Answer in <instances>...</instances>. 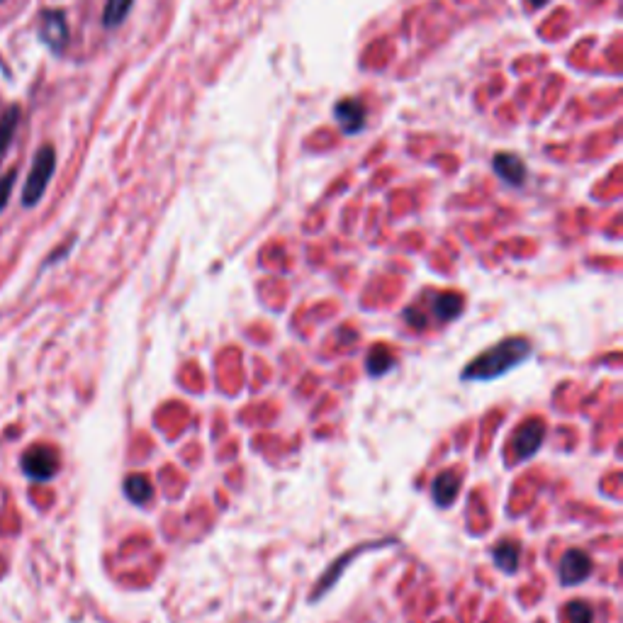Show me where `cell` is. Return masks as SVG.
I'll return each mask as SVG.
<instances>
[{
	"label": "cell",
	"mask_w": 623,
	"mask_h": 623,
	"mask_svg": "<svg viewBox=\"0 0 623 623\" xmlns=\"http://www.w3.org/2000/svg\"><path fill=\"white\" fill-rule=\"evenodd\" d=\"M39 37L54 54H64L69 47V22L61 10H44L39 15Z\"/></svg>",
	"instance_id": "4"
},
{
	"label": "cell",
	"mask_w": 623,
	"mask_h": 623,
	"mask_svg": "<svg viewBox=\"0 0 623 623\" xmlns=\"http://www.w3.org/2000/svg\"><path fill=\"white\" fill-rule=\"evenodd\" d=\"M465 310L463 297L458 293H439L431 295V314H434L436 322H453L458 319Z\"/></svg>",
	"instance_id": "10"
},
{
	"label": "cell",
	"mask_w": 623,
	"mask_h": 623,
	"mask_svg": "<svg viewBox=\"0 0 623 623\" xmlns=\"http://www.w3.org/2000/svg\"><path fill=\"white\" fill-rule=\"evenodd\" d=\"M59 453L49 446H35L30 451H25V456L20 460V468L30 480L35 482H47L59 473Z\"/></svg>",
	"instance_id": "3"
},
{
	"label": "cell",
	"mask_w": 623,
	"mask_h": 623,
	"mask_svg": "<svg viewBox=\"0 0 623 623\" xmlns=\"http://www.w3.org/2000/svg\"><path fill=\"white\" fill-rule=\"evenodd\" d=\"M565 614H568L570 623H594L592 606L585 602H570L565 606Z\"/></svg>",
	"instance_id": "15"
},
{
	"label": "cell",
	"mask_w": 623,
	"mask_h": 623,
	"mask_svg": "<svg viewBox=\"0 0 623 623\" xmlns=\"http://www.w3.org/2000/svg\"><path fill=\"white\" fill-rule=\"evenodd\" d=\"M531 3V8H543V5L548 3V0H529Z\"/></svg>",
	"instance_id": "18"
},
{
	"label": "cell",
	"mask_w": 623,
	"mask_h": 623,
	"mask_svg": "<svg viewBox=\"0 0 623 623\" xmlns=\"http://www.w3.org/2000/svg\"><path fill=\"white\" fill-rule=\"evenodd\" d=\"M132 5H134V0H108L103 10V25L108 27V30H112V27H120L129 15V10H132Z\"/></svg>",
	"instance_id": "13"
},
{
	"label": "cell",
	"mask_w": 623,
	"mask_h": 623,
	"mask_svg": "<svg viewBox=\"0 0 623 623\" xmlns=\"http://www.w3.org/2000/svg\"><path fill=\"white\" fill-rule=\"evenodd\" d=\"M543 441H546V422L533 417L516 431L514 436V456L516 460H529L541 451Z\"/></svg>",
	"instance_id": "6"
},
{
	"label": "cell",
	"mask_w": 623,
	"mask_h": 623,
	"mask_svg": "<svg viewBox=\"0 0 623 623\" xmlns=\"http://www.w3.org/2000/svg\"><path fill=\"white\" fill-rule=\"evenodd\" d=\"M125 495L132 504H149L154 497V485L147 475H127L125 480Z\"/></svg>",
	"instance_id": "12"
},
{
	"label": "cell",
	"mask_w": 623,
	"mask_h": 623,
	"mask_svg": "<svg viewBox=\"0 0 623 623\" xmlns=\"http://www.w3.org/2000/svg\"><path fill=\"white\" fill-rule=\"evenodd\" d=\"M15 178H18V173H15V171H10L8 176L0 178V210H3L5 202H8V198H10V193H13Z\"/></svg>",
	"instance_id": "17"
},
{
	"label": "cell",
	"mask_w": 623,
	"mask_h": 623,
	"mask_svg": "<svg viewBox=\"0 0 623 623\" xmlns=\"http://www.w3.org/2000/svg\"><path fill=\"white\" fill-rule=\"evenodd\" d=\"M392 366H395V356H392L385 346H375V349L368 353V373L373 375V378L385 375Z\"/></svg>",
	"instance_id": "14"
},
{
	"label": "cell",
	"mask_w": 623,
	"mask_h": 623,
	"mask_svg": "<svg viewBox=\"0 0 623 623\" xmlns=\"http://www.w3.org/2000/svg\"><path fill=\"white\" fill-rule=\"evenodd\" d=\"M594 560L587 550L570 548L565 550L563 560H560V585L563 587H577L592 575Z\"/></svg>",
	"instance_id": "5"
},
{
	"label": "cell",
	"mask_w": 623,
	"mask_h": 623,
	"mask_svg": "<svg viewBox=\"0 0 623 623\" xmlns=\"http://www.w3.org/2000/svg\"><path fill=\"white\" fill-rule=\"evenodd\" d=\"M0 3H3V0H0Z\"/></svg>",
	"instance_id": "19"
},
{
	"label": "cell",
	"mask_w": 623,
	"mask_h": 623,
	"mask_svg": "<svg viewBox=\"0 0 623 623\" xmlns=\"http://www.w3.org/2000/svg\"><path fill=\"white\" fill-rule=\"evenodd\" d=\"M56 171V151L52 144H44L42 149L35 154V161H32L30 176H27L25 188H22V205L25 207H35L39 200L44 198L47 193L49 181H52Z\"/></svg>",
	"instance_id": "2"
},
{
	"label": "cell",
	"mask_w": 623,
	"mask_h": 623,
	"mask_svg": "<svg viewBox=\"0 0 623 623\" xmlns=\"http://www.w3.org/2000/svg\"><path fill=\"white\" fill-rule=\"evenodd\" d=\"M334 117L346 134H358L366 127V105L356 98L339 100L334 108Z\"/></svg>",
	"instance_id": "7"
},
{
	"label": "cell",
	"mask_w": 623,
	"mask_h": 623,
	"mask_svg": "<svg viewBox=\"0 0 623 623\" xmlns=\"http://www.w3.org/2000/svg\"><path fill=\"white\" fill-rule=\"evenodd\" d=\"M533 353V346L529 339H521V336H514V339H504L499 341L497 346L487 349L485 353L475 358L468 368H463L460 378L463 380H495L499 375L509 373L516 366L526 361Z\"/></svg>",
	"instance_id": "1"
},
{
	"label": "cell",
	"mask_w": 623,
	"mask_h": 623,
	"mask_svg": "<svg viewBox=\"0 0 623 623\" xmlns=\"http://www.w3.org/2000/svg\"><path fill=\"white\" fill-rule=\"evenodd\" d=\"M492 168H495V173L504 183L514 185V188L526 183V164L516 154H504V151H499L495 161H492Z\"/></svg>",
	"instance_id": "8"
},
{
	"label": "cell",
	"mask_w": 623,
	"mask_h": 623,
	"mask_svg": "<svg viewBox=\"0 0 623 623\" xmlns=\"http://www.w3.org/2000/svg\"><path fill=\"white\" fill-rule=\"evenodd\" d=\"M404 322L414 329H424L429 327V312H424L422 307H409V310H404Z\"/></svg>",
	"instance_id": "16"
},
{
	"label": "cell",
	"mask_w": 623,
	"mask_h": 623,
	"mask_svg": "<svg viewBox=\"0 0 623 623\" xmlns=\"http://www.w3.org/2000/svg\"><path fill=\"white\" fill-rule=\"evenodd\" d=\"M460 485H463V480H460L458 470H446V473L436 477L434 485H431V497H434L436 507H451L456 502Z\"/></svg>",
	"instance_id": "9"
},
{
	"label": "cell",
	"mask_w": 623,
	"mask_h": 623,
	"mask_svg": "<svg viewBox=\"0 0 623 623\" xmlns=\"http://www.w3.org/2000/svg\"><path fill=\"white\" fill-rule=\"evenodd\" d=\"M492 560H495V565L502 572H507V575H516V570H519V563H521V546L516 541H512V538L499 541L497 546L492 548Z\"/></svg>",
	"instance_id": "11"
}]
</instances>
